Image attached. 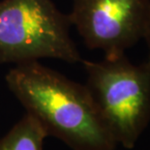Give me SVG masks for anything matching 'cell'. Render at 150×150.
<instances>
[{"label": "cell", "mask_w": 150, "mask_h": 150, "mask_svg": "<svg viewBox=\"0 0 150 150\" xmlns=\"http://www.w3.org/2000/svg\"><path fill=\"white\" fill-rule=\"evenodd\" d=\"M81 62L85 86L111 136L117 144L134 148L150 121V66L133 64L125 54Z\"/></svg>", "instance_id": "obj_2"}, {"label": "cell", "mask_w": 150, "mask_h": 150, "mask_svg": "<svg viewBox=\"0 0 150 150\" xmlns=\"http://www.w3.org/2000/svg\"><path fill=\"white\" fill-rule=\"evenodd\" d=\"M143 38H144L146 41V45H147V49H148V57H147V61H146V63L150 66V14H149L147 24H146L144 37Z\"/></svg>", "instance_id": "obj_6"}, {"label": "cell", "mask_w": 150, "mask_h": 150, "mask_svg": "<svg viewBox=\"0 0 150 150\" xmlns=\"http://www.w3.org/2000/svg\"><path fill=\"white\" fill-rule=\"evenodd\" d=\"M149 14L150 0H74L68 17L88 49L112 58L144 37Z\"/></svg>", "instance_id": "obj_4"}, {"label": "cell", "mask_w": 150, "mask_h": 150, "mask_svg": "<svg viewBox=\"0 0 150 150\" xmlns=\"http://www.w3.org/2000/svg\"><path fill=\"white\" fill-rule=\"evenodd\" d=\"M8 88L47 136L73 150H114L117 142L85 85L38 61L17 64L6 75Z\"/></svg>", "instance_id": "obj_1"}, {"label": "cell", "mask_w": 150, "mask_h": 150, "mask_svg": "<svg viewBox=\"0 0 150 150\" xmlns=\"http://www.w3.org/2000/svg\"><path fill=\"white\" fill-rule=\"evenodd\" d=\"M47 136L38 120L26 113L0 139V150H43Z\"/></svg>", "instance_id": "obj_5"}, {"label": "cell", "mask_w": 150, "mask_h": 150, "mask_svg": "<svg viewBox=\"0 0 150 150\" xmlns=\"http://www.w3.org/2000/svg\"><path fill=\"white\" fill-rule=\"evenodd\" d=\"M71 26L68 15L52 0H1L0 65L41 58L81 62Z\"/></svg>", "instance_id": "obj_3"}]
</instances>
